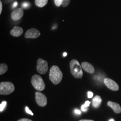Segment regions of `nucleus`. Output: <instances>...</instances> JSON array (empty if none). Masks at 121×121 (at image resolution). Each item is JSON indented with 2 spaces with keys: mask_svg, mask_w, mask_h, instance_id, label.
<instances>
[{
  "mask_svg": "<svg viewBox=\"0 0 121 121\" xmlns=\"http://www.w3.org/2000/svg\"><path fill=\"white\" fill-rule=\"evenodd\" d=\"M63 78V73L59 67L57 65H53L50 69L49 79L55 85L59 84Z\"/></svg>",
  "mask_w": 121,
  "mask_h": 121,
  "instance_id": "f257e3e1",
  "label": "nucleus"
},
{
  "mask_svg": "<svg viewBox=\"0 0 121 121\" xmlns=\"http://www.w3.org/2000/svg\"><path fill=\"white\" fill-rule=\"evenodd\" d=\"M70 71L74 77L76 78H81L83 76V72L81 66L78 60L73 59L69 63Z\"/></svg>",
  "mask_w": 121,
  "mask_h": 121,
  "instance_id": "f03ea898",
  "label": "nucleus"
},
{
  "mask_svg": "<svg viewBox=\"0 0 121 121\" xmlns=\"http://www.w3.org/2000/svg\"><path fill=\"white\" fill-rule=\"evenodd\" d=\"M31 82L34 87L38 91H43L45 88V83L43 78L38 74H35L32 76Z\"/></svg>",
  "mask_w": 121,
  "mask_h": 121,
  "instance_id": "7ed1b4c3",
  "label": "nucleus"
},
{
  "mask_svg": "<svg viewBox=\"0 0 121 121\" xmlns=\"http://www.w3.org/2000/svg\"><path fill=\"white\" fill-rule=\"evenodd\" d=\"M15 87L13 83L9 82H4L0 83V94L8 95L13 93Z\"/></svg>",
  "mask_w": 121,
  "mask_h": 121,
  "instance_id": "20e7f679",
  "label": "nucleus"
},
{
  "mask_svg": "<svg viewBox=\"0 0 121 121\" xmlns=\"http://www.w3.org/2000/svg\"><path fill=\"white\" fill-rule=\"evenodd\" d=\"M36 69L39 73L41 74H45L48 72V62L41 58H39L37 60Z\"/></svg>",
  "mask_w": 121,
  "mask_h": 121,
  "instance_id": "39448f33",
  "label": "nucleus"
},
{
  "mask_svg": "<svg viewBox=\"0 0 121 121\" xmlns=\"http://www.w3.org/2000/svg\"><path fill=\"white\" fill-rule=\"evenodd\" d=\"M35 100L39 106L44 107L47 104V99L46 96L41 92L36 91L35 94Z\"/></svg>",
  "mask_w": 121,
  "mask_h": 121,
  "instance_id": "423d86ee",
  "label": "nucleus"
},
{
  "mask_svg": "<svg viewBox=\"0 0 121 121\" xmlns=\"http://www.w3.org/2000/svg\"><path fill=\"white\" fill-rule=\"evenodd\" d=\"M104 83L109 89L112 91H118L119 89L118 85L116 82L109 78H105L104 79Z\"/></svg>",
  "mask_w": 121,
  "mask_h": 121,
  "instance_id": "0eeeda50",
  "label": "nucleus"
},
{
  "mask_svg": "<svg viewBox=\"0 0 121 121\" xmlns=\"http://www.w3.org/2000/svg\"><path fill=\"white\" fill-rule=\"evenodd\" d=\"M40 35V32L35 28H31L27 30L25 34L26 38L35 39L39 37Z\"/></svg>",
  "mask_w": 121,
  "mask_h": 121,
  "instance_id": "6e6552de",
  "label": "nucleus"
},
{
  "mask_svg": "<svg viewBox=\"0 0 121 121\" xmlns=\"http://www.w3.org/2000/svg\"><path fill=\"white\" fill-rule=\"evenodd\" d=\"M24 14L23 10L22 8H18L14 10L11 13V18L13 20L17 21L22 17Z\"/></svg>",
  "mask_w": 121,
  "mask_h": 121,
  "instance_id": "1a4fd4ad",
  "label": "nucleus"
},
{
  "mask_svg": "<svg viewBox=\"0 0 121 121\" xmlns=\"http://www.w3.org/2000/svg\"><path fill=\"white\" fill-rule=\"evenodd\" d=\"M82 69L88 73H93L95 72V69L93 66L89 62H83L82 63Z\"/></svg>",
  "mask_w": 121,
  "mask_h": 121,
  "instance_id": "9d476101",
  "label": "nucleus"
},
{
  "mask_svg": "<svg viewBox=\"0 0 121 121\" xmlns=\"http://www.w3.org/2000/svg\"><path fill=\"white\" fill-rule=\"evenodd\" d=\"M108 105L110 108H111L112 110H113V111L116 113H121V106L118 103L109 101L108 102Z\"/></svg>",
  "mask_w": 121,
  "mask_h": 121,
  "instance_id": "9b49d317",
  "label": "nucleus"
},
{
  "mask_svg": "<svg viewBox=\"0 0 121 121\" xmlns=\"http://www.w3.org/2000/svg\"><path fill=\"white\" fill-rule=\"evenodd\" d=\"M23 30L22 27L19 26H15L13 27L10 31V34L13 36L18 37L22 35Z\"/></svg>",
  "mask_w": 121,
  "mask_h": 121,
  "instance_id": "f8f14e48",
  "label": "nucleus"
},
{
  "mask_svg": "<svg viewBox=\"0 0 121 121\" xmlns=\"http://www.w3.org/2000/svg\"><path fill=\"white\" fill-rule=\"evenodd\" d=\"M102 101V99L101 97L99 95H96L95 97L92 99V105L95 108L99 107Z\"/></svg>",
  "mask_w": 121,
  "mask_h": 121,
  "instance_id": "ddd939ff",
  "label": "nucleus"
},
{
  "mask_svg": "<svg viewBox=\"0 0 121 121\" xmlns=\"http://www.w3.org/2000/svg\"><path fill=\"white\" fill-rule=\"evenodd\" d=\"M48 0H35V4L39 7H43L48 3Z\"/></svg>",
  "mask_w": 121,
  "mask_h": 121,
  "instance_id": "4468645a",
  "label": "nucleus"
},
{
  "mask_svg": "<svg viewBox=\"0 0 121 121\" xmlns=\"http://www.w3.org/2000/svg\"><path fill=\"white\" fill-rule=\"evenodd\" d=\"M8 69V67L6 64L2 63L0 65V74L2 75L5 73Z\"/></svg>",
  "mask_w": 121,
  "mask_h": 121,
  "instance_id": "2eb2a0df",
  "label": "nucleus"
},
{
  "mask_svg": "<svg viewBox=\"0 0 121 121\" xmlns=\"http://www.w3.org/2000/svg\"><path fill=\"white\" fill-rule=\"evenodd\" d=\"M70 0H63L61 5L63 7H66L69 5V4L70 3Z\"/></svg>",
  "mask_w": 121,
  "mask_h": 121,
  "instance_id": "dca6fc26",
  "label": "nucleus"
},
{
  "mask_svg": "<svg viewBox=\"0 0 121 121\" xmlns=\"http://www.w3.org/2000/svg\"><path fill=\"white\" fill-rule=\"evenodd\" d=\"M6 103H7V102L5 101H3L2 102V103L0 104V112H2L4 110V109L6 106Z\"/></svg>",
  "mask_w": 121,
  "mask_h": 121,
  "instance_id": "f3484780",
  "label": "nucleus"
},
{
  "mask_svg": "<svg viewBox=\"0 0 121 121\" xmlns=\"http://www.w3.org/2000/svg\"><path fill=\"white\" fill-rule=\"evenodd\" d=\"M54 1H55V4L56 5V6L59 7L62 4L63 0H54Z\"/></svg>",
  "mask_w": 121,
  "mask_h": 121,
  "instance_id": "a211bd4d",
  "label": "nucleus"
},
{
  "mask_svg": "<svg viewBox=\"0 0 121 121\" xmlns=\"http://www.w3.org/2000/svg\"><path fill=\"white\" fill-rule=\"evenodd\" d=\"M30 6V4L28 2H24L22 4V7L23 8H26Z\"/></svg>",
  "mask_w": 121,
  "mask_h": 121,
  "instance_id": "6ab92c4d",
  "label": "nucleus"
},
{
  "mask_svg": "<svg viewBox=\"0 0 121 121\" xmlns=\"http://www.w3.org/2000/svg\"><path fill=\"white\" fill-rule=\"evenodd\" d=\"M25 110H26V112H27V113L30 114V115H32V116H33V115H34L33 113L32 112V111L29 109V108H28L27 106H26Z\"/></svg>",
  "mask_w": 121,
  "mask_h": 121,
  "instance_id": "aec40b11",
  "label": "nucleus"
},
{
  "mask_svg": "<svg viewBox=\"0 0 121 121\" xmlns=\"http://www.w3.org/2000/svg\"><path fill=\"white\" fill-rule=\"evenodd\" d=\"M81 109H82V111H83V112H86V111H87L88 108H87V107H86L84 105V104H83V105H82Z\"/></svg>",
  "mask_w": 121,
  "mask_h": 121,
  "instance_id": "412c9836",
  "label": "nucleus"
},
{
  "mask_svg": "<svg viewBox=\"0 0 121 121\" xmlns=\"http://www.w3.org/2000/svg\"><path fill=\"white\" fill-rule=\"evenodd\" d=\"M87 96L89 98H91L93 96V93L91 91H88L87 92Z\"/></svg>",
  "mask_w": 121,
  "mask_h": 121,
  "instance_id": "4be33fe9",
  "label": "nucleus"
},
{
  "mask_svg": "<svg viewBox=\"0 0 121 121\" xmlns=\"http://www.w3.org/2000/svg\"><path fill=\"white\" fill-rule=\"evenodd\" d=\"M17 121H32L31 120L28 119V118H22Z\"/></svg>",
  "mask_w": 121,
  "mask_h": 121,
  "instance_id": "5701e85b",
  "label": "nucleus"
},
{
  "mask_svg": "<svg viewBox=\"0 0 121 121\" xmlns=\"http://www.w3.org/2000/svg\"><path fill=\"white\" fill-rule=\"evenodd\" d=\"M90 102L88 101V100H87V101L85 102V103L84 104V105L86 107H88L90 105Z\"/></svg>",
  "mask_w": 121,
  "mask_h": 121,
  "instance_id": "b1692460",
  "label": "nucleus"
},
{
  "mask_svg": "<svg viewBox=\"0 0 121 121\" xmlns=\"http://www.w3.org/2000/svg\"><path fill=\"white\" fill-rule=\"evenodd\" d=\"M74 112H75L76 114H80L81 113V112L80 110H79L78 109H75L74 110Z\"/></svg>",
  "mask_w": 121,
  "mask_h": 121,
  "instance_id": "393cba45",
  "label": "nucleus"
},
{
  "mask_svg": "<svg viewBox=\"0 0 121 121\" xmlns=\"http://www.w3.org/2000/svg\"><path fill=\"white\" fill-rule=\"evenodd\" d=\"M2 10V4L1 1H0V14L1 13Z\"/></svg>",
  "mask_w": 121,
  "mask_h": 121,
  "instance_id": "a878e982",
  "label": "nucleus"
},
{
  "mask_svg": "<svg viewBox=\"0 0 121 121\" xmlns=\"http://www.w3.org/2000/svg\"><path fill=\"white\" fill-rule=\"evenodd\" d=\"M17 2H15L13 4V8H15V7H16L17 6Z\"/></svg>",
  "mask_w": 121,
  "mask_h": 121,
  "instance_id": "bb28decb",
  "label": "nucleus"
},
{
  "mask_svg": "<svg viewBox=\"0 0 121 121\" xmlns=\"http://www.w3.org/2000/svg\"><path fill=\"white\" fill-rule=\"evenodd\" d=\"M79 121H94L92 120H87V119H82V120H81Z\"/></svg>",
  "mask_w": 121,
  "mask_h": 121,
  "instance_id": "cd10ccee",
  "label": "nucleus"
},
{
  "mask_svg": "<svg viewBox=\"0 0 121 121\" xmlns=\"http://www.w3.org/2000/svg\"><path fill=\"white\" fill-rule=\"evenodd\" d=\"M67 55V52H64V53H63V56H64V57L66 56Z\"/></svg>",
  "mask_w": 121,
  "mask_h": 121,
  "instance_id": "c85d7f7f",
  "label": "nucleus"
},
{
  "mask_svg": "<svg viewBox=\"0 0 121 121\" xmlns=\"http://www.w3.org/2000/svg\"><path fill=\"white\" fill-rule=\"evenodd\" d=\"M109 121H114V120H113V119H110V120H109Z\"/></svg>",
  "mask_w": 121,
  "mask_h": 121,
  "instance_id": "c756f323",
  "label": "nucleus"
}]
</instances>
